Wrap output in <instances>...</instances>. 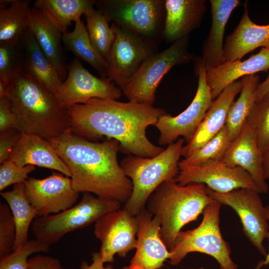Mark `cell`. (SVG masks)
<instances>
[{
    "mask_svg": "<svg viewBox=\"0 0 269 269\" xmlns=\"http://www.w3.org/2000/svg\"><path fill=\"white\" fill-rule=\"evenodd\" d=\"M72 132L87 139L105 136L117 140L120 151L152 157L164 149L153 144L146 130L155 126L165 110L153 105L94 98L67 108Z\"/></svg>",
    "mask_w": 269,
    "mask_h": 269,
    "instance_id": "1",
    "label": "cell"
},
{
    "mask_svg": "<svg viewBox=\"0 0 269 269\" xmlns=\"http://www.w3.org/2000/svg\"><path fill=\"white\" fill-rule=\"evenodd\" d=\"M47 140L68 167L75 190L121 203L129 199L133 185L118 161L120 144L117 140L94 142L72 130Z\"/></svg>",
    "mask_w": 269,
    "mask_h": 269,
    "instance_id": "2",
    "label": "cell"
},
{
    "mask_svg": "<svg viewBox=\"0 0 269 269\" xmlns=\"http://www.w3.org/2000/svg\"><path fill=\"white\" fill-rule=\"evenodd\" d=\"M7 97L16 116L17 129L22 133L49 139L71 130L67 109L22 70L9 83Z\"/></svg>",
    "mask_w": 269,
    "mask_h": 269,
    "instance_id": "3",
    "label": "cell"
},
{
    "mask_svg": "<svg viewBox=\"0 0 269 269\" xmlns=\"http://www.w3.org/2000/svg\"><path fill=\"white\" fill-rule=\"evenodd\" d=\"M213 200L204 184L181 186L174 179L156 188L148 199L146 209L159 222L161 239L170 251L181 229L197 220Z\"/></svg>",
    "mask_w": 269,
    "mask_h": 269,
    "instance_id": "4",
    "label": "cell"
},
{
    "mask_svg": "<svg viewBox=\"0 0 269 269\" xmlns=\"http://www.w3.org/2000/svg\"><path fill=\"white\" fill-rule=\"evenodd\" d=\"M184 139L180 137L152 157L128 155L120 165L133 185L132 195L123 208L136 216L145 208L148 199L163 182L175 179Z\"/></svg>",
    "mask_w": 269,
    "mask_h": 269,
    "instance_id": "5",
    "label": "cell"
},
{
    "mask_svg": "<svg viewBox=\"0 0 269 269\" xmlns=\"http://www.w3.org/2000/svg\"><path fill=\"white\" fill-rule=\"evenodd\" d=\"M221 205L214 200L204 208L203 219L197 227L179 232L169 251L171 265H177L188 254L199 252L214 258L220 269H239L231 258L230 246L223 239L220 231Z\"/></svg>",
    "mask_w": 269,
    "mask_h": 269,
    "instance_id": "6",
    "label": "cell"
},
{
    "mask_svg": "<svg viewBox=\"0 0 269 269\" xmlns=\"http://www.w3.org/2000/svg\"><path fill=\"white\" fill-rule=\"evenodd\" d=\"M120 202L84 193L79 202L57 214L36 217L31 225L37 240L51 246L69 232L95 223L102 217L121 208Z\"/></svg>",
    "mask_w": 269,
    "mask_h": 269,
    "instance_id": "7",
    "label": "cell"
},
{
    "mask_svg": "<svg viewBox=\"0 0 269 269\" xmlns=\"http://www.w3.org/2000/svg\"><path fill=\"white\" fill-rule=\"evenodd\" d=\"M188 45L187 36L148 57L122 91L129 101L153 105L156 89L164 75L174 66L195 59L194 55L188 50Z\"/></svg>",
    "mask_w": 269,
    "mask_h": 269,
    "instance_id": "8",
    "label": "cell"
},
{
    "mask_svg": "<svg viewBox=\"0 0 269 269\" xmlns=\"http://www.w3.org/2000/svg\"><path fill=\"white\" fill-rule=\"evenodd\" d=\"M95 4L108 20L150 42L164 21V0H102Z\"/></svg>",
    "mask_w": 269,
    "mask_h": 269,
    "instance_id": "9",
    "label": "cell"
},
{
    "mask_svg": "<svg viewBox=\"0 0 269 269\" xmlns=\"http://www.w3.org/2000/svg\"><path fill=\"white\" fill-rule=\"evenodd\" d=\"M194 62L195 74L198 76L196 95L188 108L177 116L165 113L159 118L155 127L160 132L158 143L161 145H168L181 136L188 143L212 104L213 100L206 81L205 66L198 58Z\"/></svg>",
    "mask_w": 269,
    "mask_h": 269,
    "instance_id": "10",
    "label": "cell"
},
{
    "mask_svg": "<svg viewBox=\"0 0 269 269\" xmlns=\"http://www.w3.org/2000/svg\"><path fill=\"white\" fill-rule=\"evenodd\" d=\"M115 38L106 61V78L123 91L142 63L155 53L154 45L132 31L112 23Z\"/></svg>",
    "mask_w": 269,
    "mask_h": 269,
    "instance_id": "11",
    "label": "cell"
},
{
    "mask_svg": "<svg viewBox=\"0 0 269 269\" xmlns=\"http://www.w3.org/2000/svg\"><path fill=\"white\" fill-rule=\"evenodd\" d=\"M206 192L213 200L230 207L236 212L241 222L245 235L260 253L265 257L268 252L264 242L268 238L269 222L260 193L250 189L239 188L221 193L207 187Z\"/></svg>",
    "mask_w": 269,
    "mask_h": 269,
    "instance_id": "12",
    "label": "cell"
},
{
    "mask_svg": "<svg viewBox=\"0 0 269 269\" xmlns=\"http://www.w3.org/2000/svg\"><path fill=\"white\" fill-rule=\"evenodd\" d=\"M138 229L136 216L119 209L100 218L95 223L94 235L101 242L99 252L104 263H113L117 254L126 257L135 249Z\"/></svg>",
    "mask_w": 269,
    "mask_h": 269,
    "instance_id": "13",
    "label": "cell"
},
{
    "mask_svg": "<svg viewBox=\"0 0 269 269\" xmlns=\"http://www.w3.org/2000/svg\"><path fill=\"white\" fill-rule=\"evenodd\" d=\"M181 186L204 184L221 193L239 188H247L261 193L250 175L243 168L227 165L222 159L211 160L201 164L179 169L175 178Z\"/></svg>",
    "mask_w": 269,
    "mask_h": 269,
    "instance_id": "14",
    "label": "cell"
},
{
    "mask_svg": "<svg viewBox=\"0 0 269 269\" xmlns=\"http://www.w3.org/2000/svg\"><path fill=\"white\" fill-rule=\"evenodd\" d=\"M122 93L106 78H99L92 75L74 58L68 67L66 80L55 96L60 105L67 109L94 98L118 100Z\"/></svg>",
    "mask_w": 269,
    "mask_h": 269,
    "instance_id": "15",
    "label": "cell"
},
{
    "mask_svg": "<svg viewBox=\"0 0 269 269\" xmlns=\"http://www.w3.org/2000/svg\"><path fill=\"white\" fill-rule=\"evenodd\" d=\"M26 196L38 217L57 214L75 205L79 193L72 180L60 172H52L43 179L28 177L24 182Z\"/></svg>",
    "mask_w": 269,
    "mask_h": 269,
    "instance_id": "16",
    "label": "cell"
},
{
    "mask_svg": "<svg viewBox=\"0 0 269 269\" xmlns=\"http://www.w3.org/2000/svg\"><path fill=\"white\" fill-rule=\"evenodd\" d=\"M138 229L136 251L129 266L122 269H159L171 256L160 236L158 220L145 208L136 216Z\"/></svg>",
    "mask_w": 269,
    "mask_h": 269,
    "instance_id": "17",
    "label": "cell"
},
{
    "mask_svg": "<svg viewBox=\"0 0 269 269\" xmlns=\"http://www.w3.org/2000/svg\"><path fill=\"white\" fill-rule=\"evenodd\" d=\"M227 165L244 169L253 178L261 193L269 186L264 178L263 155L259 147L256 133L247 119L239 135L233 140L222 159Z\"/></svg>",
    "mask_w": 269,
    "mask_h": 269,
    "instance_id": "18",
    "label": "cell"
},
{
    "mask_svg": "<svg viewBox=\"0 0 269 269\" xmlns=\"http://www.w3.org/2000/svg\"><path fill=\"white\" fill-rule=\"evenodd\" d=\"M205 0H164L162 35L166 42L173 43L189 36L199 28L206 10Z\"/></svg>",
    "mask_w": 269,
    "mask_h": 269,
    "instance_id": "19",
    "label": "cell"
},
{
    "mask_svg": "<svg viewBox=\"0 0 269 269\" xmlns=\"http://www.w3.org/2000/svg\"><path fill=\"white\" fill-rule=\"evenodd\" d=\"M242 88L241 80L225 88L213 100L192 139L183 146L181 155L188 157L215 136L225 126L229 109Z\"/></svg>",
    "mask_w": 269,
    "mask_h": 269,
    "instance_id": "20",
    "label": "cell"
},
{
    "mask_svg": "<svg viewBox=\"0 0 269 269\" xmlns=\"http://www.w3.org/2000/svg\"><path fill=\"white\" fill-rule=\"evenodd\" d=\"M8 159L19 167L38 166L58 171L71 177L68 167L49 142L36 134L22 133Z\"/></svg>",
    "mask_w": 269,
    "mask_h": 269,
    "instance_id": "21",
    "label": "cell"
},
{
    "mask_svg": "<svg viewBox=\"0 0 269 269\" xmlns=\"http://www.w3.org/2000/svg\"><path fill=\"white\" fill-rule=\"evenodd\" d=\"M269 69V49L263 47L247 60L226 61L206 72V81L210 88L213 100L239 78Z\"/></svg>",
    "mask_w": 269,
    "mask_h": 269,
    "instance_id": "22",
    "label": "cell"
},
{
    "mask_svg": "<svg viewBox=\"0 0 269 269\" xmlns=\"http://www.w3.org/2000/svg\"><path fill=\"white\" fill-rule=\"evenodd\" d=\"M212 24L202 45V56L198 57L206 70L226 62L223 38L226 25L234 9L241 4L239 0H211Z\"/></svg>",
    "mask_w": 269,
    "mask_h": 269,
    "instance_id": "23",
    "label": "cell"
},
{
    "mask_svg": "<svg viewBox=\"0 0 269 269\" xmlns=\"http://www.w3.org/2000/svg\"><path fill=\"white\" fill-rule=\"evenodd\" d=\"M237 26L226 39L224 46L226 61L241 60L246 54L263 46L269 40V24L257 25L250 18L247 2Z\"/></svg>",
    "mask_w": 269,
    "mask_h": 269,
    "instance_id": "24",
    "label": "cell"
},
{
    "mask_svg": "<svg viewBox=\"0 0 269 269\" xmlns=\"http://www.w3.org/2000/svg\"><path fill=\"white\" fill-rule=\"evenodd\" d=\"M28 28L63 80L68 68L61 46L62 33L41 10L35 7L31 10Z\"/></svg>",
    "mask_w": 269,
    "mask_h": 269,
    "instance_id": "25",
    "label": "cell"
},
{
    "mask_svg": "<svg viewBox=\"0 0 269 269\" xmlns=\"http://www.w3.org/2000/svg\"><path fill=\"white\" fill-rule=\"evenodd\" d=\"M22 38L25 50L22 70L44 90L55 95L63 82L57 70L41 50L28 27Z\"/></svg>",
    "mask_w": 269,
    "mask_h": 269,
    "instance_id": "26",
    "label": "cell"
},
{
    "mask_svg": "<svg viewBox=\"0 0 269 269\" xmlns=\"http://www.w3.org/2000/svg\"><path fill=\"white\" fill-rule=\"evenodd\" d=\"M30 0H0V42L15 44L29 24Z\"/></svg>",
    "mask_w": 269,
    "mask_h": 269,
    "instance_id": "27",
    "label": "cell"
},
{
    "mask_svg": "<svg viewBox=\"0 0 269 269\" xmlns=\"http://www.w3.org/2000/svg\"><path fill=\"white\" fill-rule=\"evenodd\" d=\"M34 4L63 34L72 21L94 9L95 0H36Z\"/></svg>",
    "mask_w": 269,
    "mask_h": 269,
    "instance_id": "28",
    "label": "cell"
},
{
    "mask_svg": "<svg viewBox=\"0 0 269 269\" xmlns=\"http://www.w3.org/2000/svg\"><path fill=\"white\" fill-rule=\"evenodd\" d=\"M0 195L8 205L16 226V240L13 250L28 241L30 226L37 214L26 196L24 182L14 185L10 191L0 192Z\"/></svg>",
    "mask_w": 269,
    "mask_h": 269,
    "instance_id": "29",
    "label": "cell"
},
{
    "mask_svg": "<svg viewBox=\"0 0 269 269\" xmlns=\"http://www.w3.org/2000/svg\"><path fill=\"white\" fill-rule=\"evenodd\" d=\"M241 81V94L231 105L225 124L231 141L239 135L256 102L260 76L256 74L247 75L242 77Z\"/></svg>",
    "mask_w": 269,
    "mask_h": 269,
    "instance_id": "30",
    "label": "cell"
},
{
    "mask_svg": "<svg viewBox=\"0 0 269 269\" xmlns=\"http://www.w3.org/2000/svg\"><path fill=\"white\" fill-rule=\"evenodd\" d=\"M62 41L76 58L86 62L106 78L107 62L93 46L87 28L81 18L75 21L73 31L62 34Z\"/></svg>",
    "mask_w": 269,
    "mask_h": 269,
    "instance_id": "31",
    "label": "cell"
},
{
    "mask_svg": "<svg viewBox=\"0 0 269 269\" xmlns=\"http://www.w3.org/2000/svg\"><path fill=\"white\" fill-rule=\"evenodd\" d=\"M89 38L96 51L106 61L115 38V32L109 21L99 10L94 8L85 14ZM107 62V61H106Z\"/></svg>",
    "mask_w": 269,
    "mask_h": 269,
    "instance_id": "32",
    "label": "cell"
},
{
    "mask_svg": "<svg viewBox=\"0 0 269 269\" xmlns=\"http://www.w3.org/2000/svg\"><path fill=\"white\" fill-rule=\"evenodd\" d=\"M231 142L225 126L207 143L179 161V168L198 165L211 160L222 159Z\"/></svg>",
    "mask_w": 269,
    "mask_h": 269,
    "instance_id": "33",
    "label": "cell"
},
{
    "mask_svg": "<svg viewBox=\"0 0 269 269\" xmlns=\"http://www.w3.org/2000/svg\"><path fill=\"white\" fill-rule=\"evenodd\" d=\"M247 119L255 129L258 145L264 155L269 151V91L255 102Z\"/></svg>",
    "mask_w": 269,
    "mask_h": 269,
    "instance_id": "34",
    "label": "cell"
},
{
    "mask_svg": "<svg viewBox=\"0 0 269 269\" xmlns=\"http://www.w3.org/2000/svg\"><path fill=\"white\" fill-rule=\"evenodd\" d=\"M50 246L36 239L28 240L0 258V269H27L28 257L33 253L47 252Z\"/></svg>",
    "mask_w": 269,
    "mask_h": 269,
    "instance_id": "35",
    "label": "cell"
},
{
    "mask_svg": "<svg viewBox=\"0 0 269 269\" xmlns=\"http://www.w3.org/2000/svg\"><path fill=\"white\" fill-rule=\"evenodd\" d=\"M16 229L7 203H0V258L10 253L16 240Z\"/></svg>",
    "mask_w": 269,
    "mask_h": 269,
    "instance_id": "36",
    "label": "cell"
},
{
    "mask_svg": "<svg viewBox=\"0 0 269 269\" xmlns=\"http://www.w3.org/2000/svg\"><path fill=\"white\" fill-rule=\"evenodd\" d=\"M15 45L0 42V83L6 86L23 68Z\"/></svg>",
    "mask_w": 269,
    "mask_h": 269,
    "instance_id": "37",
    "label": "cell"
},
{
    "mask_svg": "<svg viewBox=\"0 0 269 269\" xmlns=\"http://www.w3.org/2000/svg\"><path fill=\"white\" fill-rule=\"evenodd\" d=\"M35 169L33 165L19 167L9 159L5 161L0 166V192L10 185L23 183L28 179V174Z\"/></svg>",
    "mask_w": 269,
    "mask_h": 269,
    "instance_id": "38",
    "label": "cell"
},
{
    "mask_svg": "<svg viewBox=\"0 0 269 269\" xmlns=\"http://www.w3.org/2000/svg\"><path fill=\"white\" fill-rule=\"evenodd\" d=\"M13 130L18 129L11 103L7 97H0V134Z\"/></svg>",
    "mask_w": 269,
    "mask_h": 269,
    "instance_id": "39",
    "label": "cell"
},
{
    "mask_svg": "<svg viewBox=\"0 0 269 269\" xmlns=\"http://www.w3.org/2000/svg\"><path fill=\"white\" fill-rule=\"evenodd\" d=\"M18 130H13L0 134V163L9 159L11 151L21 135Z\"/></svg>",
    "mask_w": 269,
    "mask_h": 269,
    "instance_id": "40",
    "label": "cell"
},
{
    "mask_svg": "<svg viewBox=\"0 0 269 269\" xmlns=\"http://www.w3.org/2000/svg\"><path fill=\"white\" fill-rule=\"evenodd\" d=\"M27 269H65L57 258L38 255L29 258Z\"/></svg>",
    "mask_w": 269,
    "mask_h": 269,
    "instance_id": "41",
    "label": "cell"
},
{
    "mask_svg": "<svg viewBox=\"0 0 269 269\" xmlns=\"http://www.w3.org/2000/svg\"><path fill=\"white\" fill-rule=\"evenodd\" d=\"M92 263L89 265L86 261H83L80 266V269H114V267L108 264L104 266V262L100 252H95L92 254Z\"/></svg>",
    "mask_w": 269,
    "mask_h": 269,
    "instance_id": "42",
    "label": "cell"
},
{
    "mask_svg": "<svg viewBox=\"0 0 269 269\" xmlns=\"http://www.w3.org/2000/svg\"><path fill=\"white\" fill-rule=\"evenodd\" d=\"M269 91V74L266 80L258 85L256 95V101L260 100Z\"/></svg>",
    "mask_w": 269,
    "mask_h": 269,
    "instance_id": "43",
    "label": "cell"
},
{
    "mask_svg": "<svg viewBox=\"0 0 269 269\" xmlns=\"http://www.w3.org/2000/svg\"><path fill=\"white\" fill-rule=\"evenodd\" d=\"M266 213L267 215L269 220V205L266 206ZM269 241V231L268 233V238ZM266 258L265 260H262L259 261L257 265L256 268L254 269H261L263 266H267L269 264V250L268 252L267 253V255L265 256Z\"/></svg>",
    "mask_w": 269,
    "mask_h": 269,
    "instance_id": "44",
    "label": "cell"
},
{
    "mask_svg": "<svg viewBox=\"0 0 269 269\" xmlns=\"http://www.w3.org/2000/svg\"><path fill=\"white\" fill-rule=\"evenodd\" d=\"M263 168L265 179H269V151L263 155Z\"/></svg>",
    "mask_w": 269,
    "mask_h": 269,
    "instance_id": "45",
    "label": "cell"
},
{
    "mask_svg": "<svg viewBox=\"0 0 269 269\" xmlns=\"http://www.w3.org/2000/svg\"><path fill=\"white\" fill-rule=\"evenodd\" d=\"M264 47H266L269 49V40L265 44Z\"/></svg>",
    "mask_w": 269,
    "mask_h": 269,
    "instance_id": "46",
    "label": "cell"
},
{
    "mask_svg": "<svg viewBox=\"0 0 269 269\" xmlns=\"http://www.w3.org/2000/svg\"><path fill=\"white\" fill-rule=\"evenodd\" d=\"M197 269H205L204 267H200V268H198Z\"/></svg>",
    "mask_w": 269,
    "mask_h": 269,
    "instance_id": "47",
    "label": "cell"
}]
</instances>
